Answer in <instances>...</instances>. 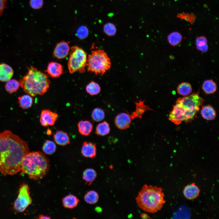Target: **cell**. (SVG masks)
<instances>
[{"mask_svg": "<svg viewBox=\"0 0 219 219\" xmlns=\"http://www.w3.org/2000/svg\"><path fill=\"white\" fill-rule=\"evenodd\" d=\"M29 150L27 143L9 130L0 133V172L12 175L21 171L22 160Z\"/></svg>", "mask_w": 219, "mask_h": 219, "instance_id": "obj_1", "label": "cell"}, {"mask_svg": "<svg viewBox=\"0 0 219 219\" xmlns=\"http://www.w3.org/2000/svg\"><path fill=\"white\" fill-rule=\"evenodd\" d=\"M50 166L49 159L42 152H29L22 160L21 174H26L32 179L39 180L44 176Z\"/></svg>", "mask_w": 219, "mask_h": 219, "instance_id": "obj_2", "label": "cell"}, {"mask_svg": "<svg viewBox=\"0 0 219 219\" xmlns=\"http://www.w3.org/2000/svg\"><path fill=\"white\" fill-rule=\"evenodd\" d=\"M162 188L144 185L136 198L139 207L143 210L154 213L160 210L165 202Z\"/></svg>", "mask_w": 219, "mask_h": 219, "instance_id": "obj_3", "label": "cell"}, {"mask_svg": "<svg viewBox=\"0 0 219 219\" xmlns=\"http://www.w3.org/2000/svg\"><path fill=\"white\" fill-rule=\"evenodd\" d=\"M27 68V73L19 80L20 86L25 92L32 96L43 95L50 86L47 76L33 66Z\"/></svg>", "mask_w": 219, "mask_h": 219, "instance_id": "obj_4", "label": "cell"}, {"mask_svg": "<svg viewBox=\"0 0 219 219\" xmlns=\"http://www.w3.org/2000/svg\"><path fill=\"white\" fill-rule=\"evenodd\" d=\"M86 66L88 71L102 75L110 69L111 62L104 50L98 49L92 51L88 55Z\"/></svg>", "mask_w": 219, "mask_h": 219, "instance_id": "obj_5", "label": "cell"}, {"mask_svg": "<svg viewBox=\"0 0 219 219\" xmlns=\"http://www.w3.org/2000/svg\"><path fill=\"white\" fill-rule=\"evenodd\" d=\"M87 61V54L82 49L76 46L71 47L68 61V69L70 73L77 71L80 73L84 72Z\"/></svg>", "mask_w": 219, "mask_h": 219, "instance_id": "obj_6", "label": "cell"}, {"mask_svg": "<svg viewBox=\"0 0 219 219\" xmlns=\"http://www.w3.org/2000/svg\"><path fill=\"white\" fill-rule=\"evenodd\" d=\"M204 101L198 93H193L189 95L178 98L176 104L182 106L187 111L197 113Z\"/></svg>", "mask_w": 219, "mask_h": 219, "instance_id": "obj_7", "label": "cell"}, {"mask_svg": "<svg viewBox=\"0 0 219 219\" xmlns=\"http://www.w3.org/2000/svg\"><path fill=\"white\" fill-rule=\"evenodd\" d=\"M32 203L29 187L26 184L23 183L20 186L18 196L14 202V208L19 212H22Z\"/></svg>", "mask_w": 219, "mask_h": 219, "instance_id": "obj_8", "label": "cell"}, {"mask_svg": "<svg viewBox=\"0 0 219 219\" xmlns=\"http://www.w3.org/2000/svg\"><path fill=\"white\" fill-rule=\"evenodd\" d=\"M170 112L169 120L176 125H179L183 121L187 122V111L182 106L176 104Z\"/></svg>", "mask_w": 219, "mask_h": 219, "instance_id": "obj_9", "label": "cell"}, {"mask_svg": "<svg viewBox=\"0 0 219 219\" xmlns=\"http://www.w3.org/2000/svg\"><path fill=\"white\" fill-rule=\"evenodd\" d=\"M57 113L49 110L42 111L40 118V122L42 126L46 127L48 125L53 126L58 118Z\"/></svg>", "mask_w": 219, "mask_h": 219, "instance_id": "obj_10", "label": "cell"}, {"mask_svg": "<svg viewBox=\"0 0 219 219\" xmlns=\"http://www.w3.org/2000/svg\"><path fill=\"white\" fill-rule=\"evenodd\" d=\"M132 119L129 114L127 112L121 113L115 117L114 123L116 126L119 129L123 130L128 128L131 123Z\"/></svg>", "mask_w": 219, "mask_h": 219, "instance_id": "obj_11", "label": "cell"}, {"mask_svg": "<svg viewBox=\"0 0 219 219\" xmlns=\"http://www.w3.org/2000/svg\"><path fill=\"white\" fill-rule=\"evenodd\" d=\"M70 47L68 43L62 41L57 43L54 50L53 55L58 59L64 58L68 54Z\"/></svg>", "mask_w": 219, "mask_h": 219, "instance_id": "obj_12", "label": "cell"}, {"mask_svg": "<svg viewBox=\"0 0 219 219\" xmlns=\"http://www.w3.org/2000/svg\"><path fill=\"white\" fill-rule=\"evenodd\" d=\"M135 104L136 105L135 110L132 112L130 114H129L132 120L136 118L141 119L142 117V115L146 111L148 110H153L149 106L144 104V100H139L138 102L136 101L135 102Z\"/></svg>", "mask_w": 219, "mask_h": 219, "instance_id": "obj_13", "label": "cell"}, {"mask_svg": "<svg viewBox=\"0 0 219 219\" xmlns=\"http://www.w3.org/2000/svg\"><path fill=\"white\" fill-rule=\"evenodd\" d=\"M200 189L195 183L186 186L183 190L184 196L189 200H193L197 198L199 195Z\"/></svg>", "mask_w": 219, "mask_h": 219, "instance_id": "obj_14", "label": "cell"}, {"mask_svg": "<svg viewBox=\"0 0 219 219\" xmlns=\"http://www.w3.org/2000/svg\"><path fill=\"white\" fill-rule=\"evenodd\" d=\"M52 78H58L63 73V68L60 64L55 62L49 63L45 71Z\"/></svg>", "mask_w": 219, "mask_h": 219, "instance_id": "obj_15", "label": "cell"}, {"mask_svg": "<svg viewBox=\"0 0 219 219\" xmlns=\"http://www.w3.org/2000/svg\"><path fill=\"white\" fill-rule=\"evenodd\" d=\"M96 144L87 141L84 142L82 147L81 153L85 157L92 158L96 155Z\"/></svg>", "mask_w": 219, "mask_h": 219, "instance_id": "obj_16", "label": "cell"}, {"mask_svg": "<svg viewBox=\"0 0 219 219\" xmlns=\"http://www.w3.org/2000/svg\"><path fill=\"white\" fill-rule=\"evenodd\" d=\"M13 73V70L10 66L5 63L0 64V81L7 82L11 79Z\"/></svg>", "mask_w": 219, "mask_h": 219, "instance_id": "obj_17", "label": "cell"}, {"mask_svg": "<svg viewBox=\"0 0 219 219\" xmlns=\"http://www.w3.org/2000/svg\"><path fill=\"white\" fill-rule=\"evenodd\" d=\"M54 138L56 143L60 145L65 146L70 143L68 134L62 130L57 131L54 135Z\"/></svg>", "mask_w": 219, "mask_h": 219, "instance_id": "obj_18", "label": "cell"}, {"mask_svg": "<svg viewBox=\"0 0 219 219\" xmlns=\"http://www.w3.org/2000/svg\"><path fill=\"white\" fill-rule=\"evenodd\" d=\"M78 131L81 134L88 136L92 131L93 124L88 120H81L78 123Z\"/></svg>", "mask_w": 219, "mask_h": 219, "instance_id": "obj_19", "label": "cell"}, {"mask_svg": "<svg viewBox=\"0 0 219 219\" xmlns=\"http://www.w3.org/2000/svg\"><path fill=\"white\" fill-rule=\"evenodd\" d=\"M201 114L202 117L207 120H213L216 116L215 110L210 105L202 106L201 110Z\"/></svg>", "mask_w": 219, "mask_h": 219, "instance_id": "obj_20", "label": "cell"}, {"mask_svg": "<svg viewBox=\"0 0 219 219\" xmlns=\"http://www.w3.org/2000/svg\"><path fill=\"white\" fill-rule=\"evenodd\" d=\"M79 202V199L76 196L71 194L66 196L62 200L63 206L65 207L70 209L76 207Z\"/></svg>", "mask_w": 219, "mask_h": 219, "instance_id": "obj_21", "label": "cell"}, {"mask_svg": "<svg viewBox=\"0 0 219 219\" xmlns=\"http://www.w3.org/2000/svg\"><path fill=\"white\" fill-rule=\"evenodd\" d=\"M202 89L206 94H212L216 91L217 85L216 83L212 79H208L204 81Z\"/></svg>", "mask_w": 219, "mask_h": 219, "instance_id": "obj_22", "label": "cell"}, {"mask_svg": "<svg viewBox=\"0 0 219 219\" xmlns=\"http://www.w3.org/2000/svg\"><path fill=\"white\" fill-rule=\"evenodd\" d=\"M97 176V173L92 169L89 168L84 171L83 174V179L86 184L90 185L95 180Z\"/></svg>", "mask_w": 219, "mask_h": 219, "instance_id": "obj_23", "label": "cell"}, {"mask_svg": "<svg viewBox=\"0 0 219 219\" xmlns=\"http://www.w3.org/2000/svg\"><path fill=\"white\" fill-rule=\"evenodd\" d=\"M110 131L109 124L106 121H104L97 125L95 134L100 136H104L108 134Z\"/></svg>", "mask_w": 219, "mask_h": 219, "instance_id": "obj_24", "label": "cell"}, {"mask_svg": "<svg viewBox=\"0 0 219 219\" xmlns=\"http://www.w3.org/2000/svg\"><path fill=\"white\" fill-rule=\"evenodd\" d=\"M192 90L191 84L187 82H182L178 85L177 88V93L184 96L190 94Z\"/></svg>", "mask_w": 219, "mask_h": 219, "instance_id": "obj_25", "label": "cell"}, {"mask_svg": "<svg viewBox=\"0 0 219 219\" xmlns=\"http://www.w3.org/2000/svg\"><path fill=\"white\" fill-rule=\"evenodd\" d=\"M182 39L181 34L179 32L176 31L171 33L167 37L169 43L171 45L173 46L179 44L181 42Z\"/></svg>", "mask_w": 219, "mask_h": 219, "instance_id": "obj_26", "label": "cell"}, {"mask_svg": "<svg viewBox=\"0 0 219 219\" xmlns=\"http://www.w3.org/2000/svg\"><path fill=\"white\" fill-rule=\"evenodd\" d=\"M196 47L199 50L205 53L208 49L207 41L206 38L203 36L197 37L196 40Z\"/></svg>", "mask_w": 219, "mask_h": 219, "instance_id": "obj_27", "label": "cell"}, {"mask_svg": "<svg viewBox=\"0 0 219 219\" xmlns=\"http://www.w3.org/2000/svg\"><path fill=\"white\" fill-rule=\"evenodd\" d=\"M20 86L19 82L15 79H10L5 85L6 91L9 94L16 92Z\"/></svg>", "mask_w": 219, "mask_h": 219, "instance_id": "obj_28", "label": "cell"}, {"mask_svg": "<svg viewBox=\"0 0 219 219\" xmlns=\"http://www.w3.org/2000/svg\"><path fill=\"white\" fill-rule=\"evenodd\" d=\"M20 106L23 109L30 107L33 103V99L30 95H25L18 98Z\"/></svg>", "mask_w": 219, "mask_h": 219, "instance_id": "obj_29", "label": "cell"}, {"mask_svg": "<svg viewBox=\"0 0 219 219\" xmlns=\"http://www.w3.org/2000/svg\"><path fill=\"white\" fill-rule=\"evenodd\" d=\"M86 90L89 95L94 96L97 95L100 92L101 88L97 83L92 81L86 86Z\"/></svg>", "mask_w": 219, "mask_h": 219, "instance_id": "obj_30", "label": "cell"}, {"mask_svg": "<svg viewBox=\"0 0 219 219\" xmlns=\"http://www.w3.org/2000/svg\"><path fill=\"white\" fill-rule=\"evenodd\" d=\"M99 196L98 193L94 190H90L87 192L84 196L85 201L90 204L96 203L99 199Z\"/></svg>", "mask_w": 219, "mask_h": 219, "instance_id": "obj_31", "label": "cell"}, {"mask_svg": "<svg viewBox=\"0 0 219 219\" xmlns=\"http://www.w3.org/2000/svg\"><path fill=\"white\" fill-rule=\"evenodd\" d=\"M56 146L55 143L52 141L47 140L44 144L42 150L44 153L47 155H51L56 151Z\"/></svg>", "mask_w": 219, "mask_h": 219, "instance_id": "obj_32", "label": "cell"}, {"mask_svg": "<svg viewBox=\"0 0 219 219\" xmlns=\"http://www.w3.org/2000/svg\"><path fill=\"white\" fill-rule=\"evenodd\" d=\"M91 116L93 120L96 122H98L102 121L104 119L105 113L102 109L96 108L92 111Z\"/></svg>", "mask_w": 219, "mask_h": 219, "instance_id": "obj_33", "label": "cell"}, {"mask_svg": "<svg viewBox=\"0 0 219 219\" xmlns=\"http://www.w3.org/2000/svg\"><path fill=\"white\" fill-rule=\"evenodd\" d=\"M176 17L181 20H184L189 22L191 24H193L196 19V17L193 13H188L182 12L179 13Z\"/></svg>", "mask_w": 219, "mask_h": 219, "instance_id": "obj_34", "label": "cell"}, {"mask_svg": "<svg viewBox=\"0 0 219 219\" xmlns=\"http://www.w3.org/2000/svg\"><path fill=\"white\" fill-rule=\"evenodd\" d=\"M103 30L105 33L109 36H114L116 32L115 25L111 23H108L104 25Z\"/></svg>", "mask_w": 219, "mask_h": 219, "instance_id": "obj_35", "label": "cell"}, {"mask_svg": "<svg viewBox=\"0 0 219 219\" xmlns=\"http://www.w3.org/2000/svg\"><path fill=\"white\" fill-rule=\"evenodd\" d=\"M89 31L87 27L85 26H81L77 29L76 35L80 39L86 38L88 35Z\"/></svg>", "mask_w": 219, "mask_h": 219, "instance_id": "obj_36", "label": "cell"}, {"mask_svg": "<svg viewBox=\"0 0 219 219\" xmlns=\"http://www.w3.org/2000/svg\"><path fill=\"white\" fill-rule=\"evenodd\" d=\"M43 0H30V4L31 7L35 9L41 8L43 5Z\"/></svg>", "mask_w": 219, "mask_h": 219, "instance_id": "obj_37", "label": "cell"}, {"mask_svg": "<svg viewBox=\"0 0 219 219\" xmlns=\"http://www.w3.org/2000/svg\"><path fill=\"white\" fill-rule=\"evenodd\" d=\"M7 0H0V16H2L4 9L6 8Z\"/></svg>", "mask_w": 219, "mask_h": 219, "instance_id": "obj_38", "label": "cell"}, {"mask_svg": "<svg viewBox=\"0 0 219 219\" xmlns=\"http://www.w3.org/2000/svg\"><path fill=\"white\" fill-rule=\"evenodd\" d=\"M140 216L141 218L143 219H148L150 218V216L148 214L144 213L141 214L140 215Z\"/></svg>", "mask_w": 219, "mask_h": 219, "instance_id": "obj_39", "label": "cell"}, {"mask_svg": "<svg viewBox=\"0 0 219 219\" xmlns=\"http://www.w3.org/2000/svg\"><path fill=\"white\" fill-rule=\"evenodd\" d=\"M39 218L40 219H50V217L47 216H44L42 215H40L39 216Z\"/></svg>", "mask_w": 219, "mask_h": 219, "instance_id": "obj_40", "label": "cell"}, {"mask_svg": "<svg viewBox=\"0 0 219 219\" xmlns=\"http://www.w3.org/2000/svg\"><path fill=\"white\" fill-rule=\"evenodd\" d=\"M47 134L48 135H50L51 134V131L49 129H48L47 131Z\"/></svg>", "mask_w": 219, "mask_h": 219, "instance_id": "obj_41", "label": "cell"}]
</instances>
